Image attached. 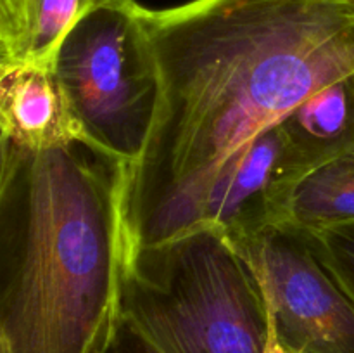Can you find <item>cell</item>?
Segmentation results:
<instances>
[{"instance_id": "1", "label": "cell", "mask_w": 354, "mask_h": 353, "mask_svg": "<svg viewBox=\"0 0 354 353\" xmlns=\"http://www.w3.org/2000/svg\"><path fill=\"white\" fill-rule=\"evenodd\" d=\"M138 16L159 97L127 168L124 251L199 227L218 176L259 135L354 73V0H190Z\"/></svg>"}, {"instance_id": "2", "label": "cell", "mask_w": 354, "mask_h": 353, "mask_svg": "<svg viewBox=\"0 0 354 353\" xmlns=\"http://www.w3.org/2000/svg\"><path fill=\"white\" fill-rule=\"evenodd\" d=\"M127 163L12 144L0 189V353H99L120 314Z\"/></svg>"}, {"instance_id": "3", "label": "cell", "mask_w": 354, "mask_h": 353, "mask_svg": "<svg viewBox=\"0 0 354 353\" xmlns=\"http://www.w3.org/2000/svg\"><path fill=\"white\" fill-rule=\"evenodd\" d=\"M120 314L162 353H263L270 334L254 272L209 225L124 251Z\"/></svg>"}, {"instance_id": "4", "label": "cell", "mask_w": 354, "mask_h": 353, "mask_svg": "<svg viewBox=\"0 0 354 353\" xmlns=\"http://www.w3.org/2000/svg\"><path fill=\"white\" fill-rule=\"evenodd\" d=\"M137 0H95L52 69L78 141L133 165L154 123L159 76Z\"/></svg>"}, {"instance_id": "5", "label": "cell", "mask_w": 354, "mask_h": 353, "mask_svg": "<svg viewBox=\"0 0 354 353\" xmlns=\"http://www.w3.org/2000/svg\"><path fill=\"white\" fill-rule=\"evenodd\" d=\"M230 242L254 272L287 352L354 353V300L322 262L310 230L275 221Z\"/></svg>"}, {"instance_id": "6", "label": "cell", "mask_w": 354, "mask_h": 353, "mask_svg": "<svg viewBox=\"0 0 354 353\" xmlns=\"http://www.w3.org/2000/svg\"><path fill=\"white\" fill-rule=\"evenodd\" d=\"M0 130L30 151L78 141L50 66L0 52Z\"/></svg>"}, {"instance_id": "7", "label": "cell", "mask_w": 354, "mask_h": 353, "mask_svg": "<svg viewBox=\"0 0 354 353\" xmlns=\"http://www.w3.org/2000/svg\"><path fill=\"white\" fill-rule=\"evenodd\" d=\"M292 182L354 147V73L317 90L279 125Z\"/></svg>"}, {"instance_id": "8", "label": "cell", "mask_w": 354, "mask_h": 353, "mask_svg": "<svg viewBox=\"0 0 354 353\" xmlns=\"http://www.w3.org/2000/svg\"><path fill=\"white\" fill-rule=\"evenodd\" d=\"M282 221L308 230L354 221V147L315 168L294 187Z\"/></svg>"}, {"instance_id": "9", "label": "cell", "mask_w": 354, "mask_h": 353, "mask_svg": "<svg viewBox=\"0 0 354 353\" xmlns=\"http://www.w3.org/2000/svg\"><path fill=\"white\" fill-rule=\"evenodd\" d=\"M95 0H33L26 44L19 59L50 66L62 40Z\"/></svg>"}, {"instance_id": "10", "label": "cell", "mask_w": 354, "mask_h": 353, "mask_svg": "<svg viewBox=\"0 0 354 353\" xmlns=\"http://www.w3.org/2000/svg\"><path fill=\"white\" fill-rule=\"evenodd\" d=\"M310 234L322 262L354 300V221L328 225Z\"/></svg>"}, {"instance_id": "11", "label": "cell", "mask_w": 354, "mask_h": 353, "mask_svg": "<svg viewBox=\"0 0 354 353\" xmlns=\"http://www.w3.org/2000/svg\"><path fill=\"white\" fill-rule=\"evenodd\" d=\"M99 353H162L137 325L118 314L116 322Z\"/></svg>"}, {"instance_id": "12", "label": "cell", "mask_w": 354, "mask_h": 353, "mask_svg": "<svg viewBox=\"0 0 354 353\" xmlns=\"http://www.w3.org/2000/svg\"><path fill=\"white\" fill-rule=\"evenodd\" d=\"M31 6H33V0H0V14L16 40V57L23 55L24 44H26L31 21Z\"/></svg>"}, {"instance_id": "13", "label": "cell", "mask_w": 354, "mask_h": 353, "mask_svg": "<svg viewBox=\"0 0 354 353\" xmlns=\"http://www.w3.org/2000/svg\"><path fill=\"white\" fill-rule=\"evenodd\" d=\"M10 154H12V141L0 130V189H2L7 168H9Z\"/></svg>"}, {"instance_id": "14", "label": "cell", "mask_w": 354, "mask_h": 353, "mask_svg": "<svg viewBox=\"0 0 354 353\" xmlns=\"http://www.w3.org/2000/svg\"><path fill=\"white\" fill-rule=\"evenodd\" d=\"M0 52L10 55V57H16V40H14L12 31L7 26L2 14H0Z\"/></svg>"}, {"instance_id": "15", "label": "cell", "mask_w": 354, "mask_h": 353, "mask_svg": "<svg viewBox=\"0 0 354 353\" xmlns=\"http://www.w3.org/2000/svg\"><path fill=\"white\" fill-rule=\"evenodd\" d=\"M263 353H290V352H287V350L283 348L282 345H280L279 339H277V336H275V332H273L272 325H270L268 341H266L265 352H263Z\"/></svg>"}]
</instances>
